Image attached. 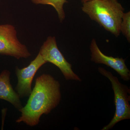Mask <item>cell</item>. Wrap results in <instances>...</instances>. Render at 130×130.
Listing matches in <instances>:
<instances>
[{
    "instance_id": "cell-10",
    "label": "cell",
    "mask_w": 130,
    "mask_h": 130,
    "mask_svg": "<svg viewBox=\"0 0 130 130\" xmlns=\"http://www.w3.org/2000/svg\"><path fill=\"white\" fill-rule=\"evenodd\" d=\"M120 32L126 38L128 42L130 41V12L124 13L120 25Z\"/></svg>"
},
{
    "instance_id": "cell-7",
    "label": "cell",
    "mask_w": 130,
    "mask_h": 130,
    "mask_svg": "<svg viewBox=\"0 0 130 130\" xmlns=\"http://www.w3.org/2000/svg\"><path fill=\"white\" fill-rule=\"evenodd\" d=\"M90 48L91 53V61L97 64H103L112 68L120 75L124 81L130 80V70L126 65L125 59L105 55L101 51L94 38L91 41Z\"/></svg>"
},
{
    "instance_id": "cell-8",
    "label": "cell",
    "mask_w": 130,
    "mask_h": 130,
    "mask_svg": "<svg viewBox=\"0 0 130 130\" xmlns=\"http://www.w3.org/2000/svg\"><path fill=\"white\" fill-rule=\"evenodd\" d=\"M11 72L8 70L0 74V99L11 104L19 111L23 106L18 93L13 89L10 82Z\"/></svg>"
},
{
    "instance_id": "cell-3",
    "label": "cell",
    "mask_w": 130,
    "mask_h": 130,
    "mask_svg": "<svg viewBox=\"0 0 130 130\" xmlns=\"http://www.w3.org/2000/svg\"><path fill=\"white\" fill-rule=\"evenodd\" d=\"M98 71L111 82L114 94V103L116 107L115 113L110 123L102 129L108 130L113 128L117 123L124 120L130 119V90L121 83L117 77L103 68L99 67Z\"/></svg>"
},
{
    "instance_id": "cell-4",
    "label": "cell",
    "mask_w": 130,
    "mask_h": 130,
    "mask_svg": "<svg viewBox=\"0 0 130 130\" xmlns=\"http://www.w3.org/2000/svg\"><path fill=\"white\" fill-rule=\"evenodd\" d=\"M46 63L57 67L67 80L81 81L82 79L73 71L72 66L66 59L58 48L55 37H48L43 43L39 52Z\"/></svg>"
},
{
    "instance_id": "cell-1",
    "label": "cell",
    "mask_w": 130,
    "mask_h": 130,
    "mask_svg": "<svg viewBox=\"0 0 130 130\" xmlns=\"http://www.w3.org/2000/svg\"><path fill=\"white\" fill-rule=\"evenodd\" d=\"M60 84L53 76L43 73L36 79L34 88L25 106L19 111L21 116L16 121L33 127L37 125L43 115H48L59 104Z\"/></svg>"
},
{
    "instance_id": "cell-6",
    "label": "cell",
    "mask_w": 130,
    "mask_h": 130,
    "mask_svg": "<svg viewBox=\"0 0 130 130\" xmlns=\"http://www.w3.org/2000/svg\"><path fill=\"white\" fill-rule=\"evenodd\" d=\"M46 63L38 53L28 66L21 69L16 67L15 73L18 83L15 87V91L20 98L30 95L32 90L31 85L34 76L40 68Z\"/></svg>"
},
{
    "instance_id": "cell-5",
    "label": "cell",
    "mask_w": 130,
    "mask_h": 130,
    "mask_svg": "<svg viewBox=\"0 0 130 130\" xmlns=\"http://www.w3.org/2000/svg\"><path fill=\"white\" fill-rule=\"evenodd\" d=\"M15 27L10 24H0V55L14 57L17 59L31 56L27 47L17 37Z\"/></svg>"
},
{
    "instance_id": "cell-2",
    "label": "cell",
    "mask_w": 130,
    "mask_h": 130,
    "mask_svg": "<svg viewBox=\"0 0 130 130\" xmlns=\"http://www.w3.org/2000/svg\"><path fill=\"white\" fill-rule=\"evenodd\" d=\"M82 11L106 30L118 37L124 9L118 0H93L83 3Z\"/></svg>"
},
{
    "instance_id": "cell-9",
    "label": "cell",
    "mask_w": 130,
    "mask_h": 130,
    "mask_svg": "<svg viewBox=\"0 0 130 130\" xmlns=\"http://www.w3.org/2000/svg\"><path fill=\"white\" fill-rule=\"evenodd\" d=\"M32 3L36 5H49L52 6L58 13V18L60 22L64 20L66 15L63 5L67 3V0H30Z\"/></svg>"
},
{
    "instance_id": "cell-11",
    "label": "cell",
    "mask_w": 130,
    "mask_h": 130,
    "mask_svg": "<svg viewBox=\"0 0 130 130\" xmlns=\"http://www.w3.org/2000/svg\"><path fill=\"white\" fill-rule=\"evenodd\" d=\"M93 1V0H81V2L83 3L89 1Z\"/></svg>"
}]
</instances>
